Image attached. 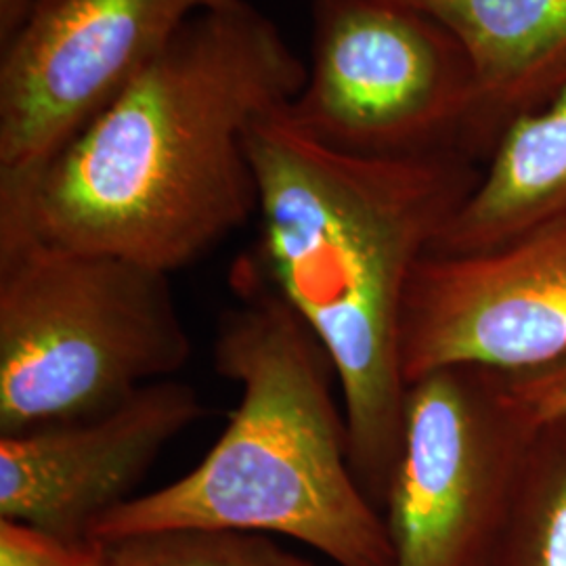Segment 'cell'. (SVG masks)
I'll return each mask as SVG.
<instances>
[{
	"label": "cell",
	"mask_w": 566,
	"mask_h": 566,
	"mask_svg": "<svg viewBox=\"0 0 566 566\" xmlns=\"http://www.w3.org/2000/svg\"><path fill=\"white\" fill-rule=\"evenodd\" d=\"M306 61L248 0L206 11L32 187L0 245L32 242L175 273L256 217L245 137L301 93Z\"/></svg>",
	"instance_id": "1"
},
{
	"label": "cell",
	"mask_w": 566,
	"mask_h": 566,
	"mask_svg": "<svg viewBox=\"0 0 566 566\" xmlns=\"http://www.w3.org/2000/svg\"><path fill=\"white\" fill-rule=\"evenodd\" d=\"M259 189L250 256L324 346L343 395L350 464L374 504L401 451V322L416 266L479 185L464 156L380 160L336 151L285 120L245 137Z\"/></svg>",
	"instance_id": "2"
},
{
	"label": "cell",
	"mask_w": 566,
	"mask_h": 566,
	"mask_svg": "<svg viewBox=\"0 0 566 566\" xmlns=\"http://www.w3.org/2000/svg\"><path fill=\"white\" fill-rule=\"evenodd\" d=\"M233 287L240 301L214 343L217 371L240 386L223 434L179 481L107 512L91 537L238 531L301 542L338 566H390L385 516L350 464L324 346L245 259Z\"/></svg>",
	"instance_id": "3"
},
{
	"label": "cell",
	"mask_w": 566,
	"mask_h": 566,
	"mask_svg": "<svg viewBox=\"0 0 566 566\" xmlns=\"http://www.w3.org/2000/svg\"><path fill=\"white\" fill-rule=\"evenodd\" d=\"M189 357L166 273L32 240L0 245V437L102 416Z\"/></svg>",
	"instance_id": "4"
},
{
	"label": "cell",
	"mask_w": 566,
	"mask_h": 566,
	"mask_svg": "<svg viewBox=\"0 0 566 566\" xmlns=\"http://www.w3.org/2000/svg\"><path fill=\"white\" fill-rule=\"evenodd\" d=\"M472 65L441 21L405 0H311L306 78L283 109L306 137L361 158L472 160Z\"/></svg>",
	"instance_id": "5"
},
{
	"label": "cell",
	"mask_w": 566,
	"mask_h": 566,
	"mask_svg": "<svg viewBox=\"0 0 566 566\" xmlns=\"http://www.w3.org/2000/svg\"><path fill=\"white\" fill-rule=\"evenodd\" d=\"M537 430L502 371L447 367L407 386L382 504L390 566L495 565Z\"/></svg>",
	"instance_id": "6"
},
{
	"label": "cell",
	"mask_w": 566,
	"mask_h": 566,
	"mask_svg": "<svg viewBox=\"0 0 566 566\" xmlns=\"http://www.w3.org/2000/svg\"><path fill=\"white\" fill-rule=\"evenodd\" d=\"M238 0H36L0 51V203L21 198L182 25Z\"/></svg>",
	"instance_id": "7"
},
{
	"label": "cell",
	"mask_w": 566,
	"mask_h": 566,
	"mask_svg": "<svg viewBox=\"0 0 566 566\" xmlns=\"http://www.w3.org/2000/svg\"><path fill=\"white\" fill-rule=\"evenodd\" d=\"M566 353V219L476 254H428L401 322L407 386L447 367L518 374Z\"/></svg>",
	"instance_id": "8"
},
{
	"label": "cell",
	"mask_w": 566,
	"mask_h": 566,
	"mask_svg": "<svg viewBox=\"0 0 566 566\" xmlns=\"http://www.w3.org/2000/svg\"><path fill=\"white\" fill-rule=\"evenodd\" d=\"M202 413L198 390L170 378L102 416L0 437V518L88 539Z\"/></svg>",
	"instance_id": "9"
},
{
	"label": "cell",
	"mask_w": 566,
	"mask_h": 566,
	"mask_svg": "<svg viewBox=\"0 0 566 566\" xmlns=\"http://www.w3.org/2000/svg\"><path fill=\"white\" fill-rule=\"evenodd\" d=\"M441 21L474 74L468 156L489 163L514 122L566 86V0H405Z\"/></svg>",
	"instance_id": "10"
},
{
	"label": "cell",
	"mask_w": 566,
	"mask_h": 566,
	"mask_svg": "<svg viewBox=\"0 0 566 566\" xmlns=\"http://www.w3.org/2000/svg\"><path fill=\"white\" fill-rule=\"evenodd\" d=\"M566 219V86L514 122L479 185L439 233L430 254L458 256L502 248Z\"/></svg>",
	"instance_id": "11"
},
{
	"label": "cell",
	"mask_w": 566,
	"mask_h": 566,
	"mask_svg": "<svg viewBox=\"0 0 566 566\" xmlns=\"http://www.w3.org/2000/svg\"><path fill=\"white\" fill-rule=\"evenodd\" d=\"M493 566H566V422L535 432Z\"/></svg>",
	"instance_id": "12"
},
{
	"label": "cell",
	"mask_w": 566,
	"mask_h": 566,
	"mask_svg": "<svg viewBox=\"0 0 566 566\" xmlns=\"http://www.w3.org/2000/svg\"><path fill=\"white\" fill-rule=\"evenodd\" d=\"M102 566H315L269 535L163 531L103 542Z\"/></svg>",
	"instance_id": "13"
},
{
	"label": "cell",
	"mask_w": 566,
	"mask_h": 566,
	"mask_svg": "<svg viewBox=\"0 0 566 566\" xmlns=\"http://www.w3.org/2000/svg\"><path fill=\"white\" fill-rule=\"evenodd\" d=\"M103 542L67 539L39 526L0 518V566H102Z\"/></svg>",
	"instance_id": "14"
},
{
	"label": "cell",
	"mask_w": 566,
	"mask_h": 566,
	"mask_svg": "<svg viewBox=\"0 0 566 566\" xmlns=\"http://www.w3.org/2000/svg\"><path fill=\"white\" fill-rule=\"evenodd\" d=\"M506 376L514 401L535 426L566 422V353L542 367Z\"/></svg>",
	"instance_id": "15"
},
{
	"label": "cell",
	"mask_w": 566,
	"mask_h": 566,
	"mask_svg": "<svg viewBox=\"0 0 566 566\" xmlns=\"http://www.w3.org/2000/svg\"><path fill=\"white\" fill-rule=\"evenodd\" d=\"M36 0H0V51L15 41L30 20Z\"/></svg>",
	"instance_id": "16"
}]
</instances>
